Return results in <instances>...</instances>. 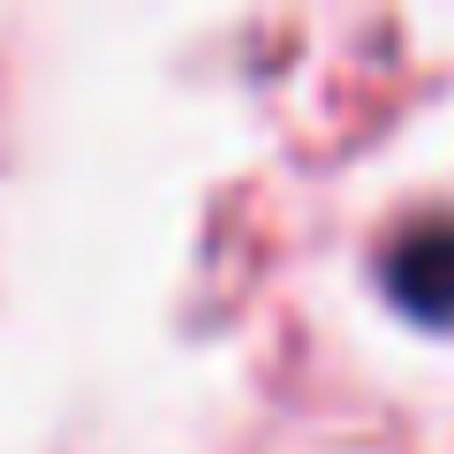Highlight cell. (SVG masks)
<instances>
[{"label": "cell", "mask_w": 454, "mask_h": 454, "mask_svg": "<svg viewBox=\"0 0 454 454\" xmlns=\"http://www.w3.org/2000/svg\"><path fill=\"white\" fill-rule=\"evenodd\" d=\"M379 280H387L394 310L417 325H454V220H417L394 235L387 265H379Z\"/></svg>", "instance_id": "1"}]
</instances>
